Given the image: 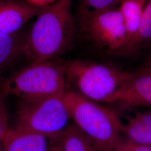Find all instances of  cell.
<instances>
[{
  "mask_svg": "<svg viewBox=\"0 0 151 151\" xmlns=\"http://www.w3.org/2000/svg\"><path fill=\"white\" fill-rule=\"evenodd\" d=\"M72 0H59L44 7L29 27L25 45L30 63L61 59L77 40Z\"/></svg>",
  "mask_w": 151,
  "mask_h": 151,
  "instance_id": "6da1fadb",
  "label": "cell"
},
{
  "mask_svg": "<svg viewBox=\"0 0 151 151\" xmlns=\"http://www.w3.org/2000/svg\"><path fill=\"white\" fill-rule=\"evenodd\" d=\"M65 99L73 124L100 151H113L122 138L123 129L116 114L71 90H66Z\"/></svg>",
  "mask_w": 151,
  "mask_h": 151,
  "instance_id": "7a4b0ae2",
  "label": "cell"
},
{
  "mask_svg": "<svg viewBox=\"0 0 151 151\" xmlns=\"http://www.w3.org/2000/svg\"><path fill=\"white\" fill-rule=\"evenodd\" d=\"M65 62L58 59L29 63L2 83L0 93L22 100L64 93L67 90Z\"/></svg>",
  "mask_w": 151,
  "mask_h": 151,
  "instance_id": "3957f363",
  "label": "cell"
},
{
  "mask_svg": "<svg viewBox=\"0 0 151 151\" xmlns=\"http://www.w3.org/2000/svg\"><path fill=\"white\" fill-rule=\"evenodd\" d=\"M66 86L70 90L96 103H109L131 76L112 65L76 59L65 60Z\"/></svg>",
  "mask_w": 151,
  "mask_h": 151,
  "instance_id": "277c9868",
  "label": "cell"
},
{
  "mask_svg": "<svg viewBox=\"0 0 151 151\" xmlns=\"http://www.w3.org/2000/svg\"><path fill=\"white\" fill-rule=\"evenodd\" d=\"M65 92L39 99L21 100L15 127L60 140L70 120Z\"/></svg>",
  "mask_w": 151,
  "mask_h": 151,
  "instance_id": "5b68a950",
  "label": "cell"
},
{
  "mask_svg": "<svg viewBox=\"0 0 151 151\" xmlns=\"http://www.w3.org/2000/svg\"><path fill=\"white\" fill-rule=\"evenodd\" d=\"M75 16L77 40L105 53H128L127 33L119 9L92 14H75Z\"/></svg>",
  "mask_w": 151,
  "mask_h": 151,
  "instance_id": "8992f818",
  "label": "cell"
},
{
  "mask_svg": "<svg viewBox=\"0 0 151 151\" xmlns=\"http://www.w3.org/2000/svg\"><path fill=\"white\" fill-rule=\"evenodd\" d=\"M109 103L119 104L127 108H151V68L133 72Z\"/></svg>",
  "mask_w": 151,
  "mask_h": 151,
  "instance_id": "52a82bcc",
  "label": "cell"
},
{
  "mask_svg": "<svg viewBox=\"0 0 151 151\" xmlns=\"http://www.w3.org/2000/svg\"><path fill=\"white\" fill-rule=\"evenodd\" d=\"M42 9L30 5L24 0H0V34L20 30Z\"/></svg>",
  "mask_w": 151,
  "mask_h": 151,
  "instance_id": "ba28073f",
  "label": "cell"
},
{
  "mask_svg": "<svg viewBox=\"0 0 151 151\" xmlns=\"http://www.w3.org/2000/svg\"><path fill=\"white\" fill-rule=\"evenodd\" d=\"M58 140L14 127L6 130L1 145L3 151H49Z\"/></svg>",
  "mask_w": 151,
  "mask_h": 151,
  "instance_id": "9c48e42d",
  "label": "cell"
},
{
  "mask_svg": "<svg viewBox=\"0 0 151 151\" xmlns=\"http://www.w3.org/2000/svg\"><path fill=\"white\" fill-rule=\"evenodd\" d=\"M29 26L8 34H0V72L6 70L25 58Z\"/></svg>",
  "mask_w": 151,
  "mask_h": 151,
  "instance_id": "30bf717a",
  "label": "cell"
},
{
  "mask_svg": "<svg viewBox=\"0 0 151 151\" xmlns=\"http://www.w3.org/2000/svg\"><path fill=\"white\" fill-rule=\"evenodd\" d=\"M122 134L124 139L133 143L151 146V111L137 112L128 116Z\"/></svg>",
  "mask_w": 151,
  "mask_h": 151,
  "instance_id": "8fae6325",
  "label": "cell"
},
{
  "mask_svg": "<svg viewBox=\"0 0 151 151\" xmlns=\"http://www.w3.org/2000/svg\"><path fill=\"white\" fill-rule=\"evenodd\" d=\"M146 2L147 0H121L120 2L119 9L123 16L128 40V53L133 51Z\"/></svg>",
  "mask_w": 151,
  "mask_h": 151,
  "instance_id": "7c38bea8",
  "label": "cell"
},
{
  "mask_svg": "<svg viewBox=\"0 0 151 151\" xmlns=\"http://www.w3.org/2000/svg\"><path fill=\"white\" fill-rule=\"evenodd\" d=\"M60 142L62 151H100L74 124L68 125Z\"/></svg>",
  "mask_w": 151,
  "mask_h": 151,
  "instance_id": "4fadbf2b",
  "label": "cell"
},
{
  "mask_svg": "<svg viewBox=\"0 0 151 151\" xmlns=\"http://www.w3.org/2000/svg\"><path fill=\"white\" fill-rule=\"evenodd\" d=\"M121 0H76L75 14H92L113 9Z\"/></svg>",
  "mask_w": 151,
  "mask_h": 151,
  "instance_id": "5bb4252c",
  "label": "cell"
},
{
  "mask_svg": "<svg viewBox=\"0 0 151 151\" xmlns=\"http://www.w3.org/2000/svg\"><path fill=\"white\" fill-rule=\"evenodd\" d=\"M151 41V0H148L143 10L140 27L133 43V51Z\"/></svg>",
  "mask_w": 151,
  "mask_h": 151,
  "instance_id": "9a60e30c",
  "label": "cell"
},
{
  "mask_svg": "<svg viewBox=\"0 0 151 151\" xmlns=\"http://www.w3.org/2000/svg\"><path fill=\"white\" fill-rule=\"evenodd\" d=\"M113 151H151V146L137 144L122 138Z\"/></svg>",
  "mask_w": 151,
  "mask_h": 151,
  "instance_id": "2e32d148",
  "label": "cell"
},
{
  "mask_svg": "<svg viewBox=\"0 0 151 151\" xmlns=\"http://www.w3.org/2000/svg\"><path fill=\"white\" fill-rule=\"evenodd\" d=\"M5 97L0 93V142L8 127V115L5 103Z\"/></svg>",
  "mask_w": 151,
  "mask_h": 151,
  "instance_id": "e0dca14e",
  "label": "cell"
},
{
  "mask_svg": "<svg viewBox=\"0 0 151 151\" xmlns=\"http://www.w3.org/2000/svg\"><path fill=\"white\" fill-rule=\"evenodd\" d=\"M30 5L37 7L39 8H43L51 5L57 2L59 0H24Z\"/></svg>",
  "mask_w": 151,
  "mask_h": 151,
  "instance_id": "ac0fdd59",
  "label": "cell"
},
{
  "mask_svg": "<svg viewBox=\"0 0 151 151\" xmlns=\"http://www.w3.org/2000/svg\"><path fill=\"white\" fill-rule=\"evenodd\" d=\"M49 151H62L61 147L60 145V140L57 142L52 147Z\"/></svg>",
  "mask_w": 151,
  "mask_h": 151,
  "instance_id": "d6986e66",
  "label": "cell"
},
{
  "mask_svg": "<svg viewBox=\"0 0 151 151\" xmlns=\"http://www.w3.org/2000/svg\"><path fill=\"white\" fill-rule=\"evenodd\" d=\"M150 67L151 68V54L150 57Z\"/></svg>",
  "mask_w": 151,
  "mask_h": 151,
  "instance_id": "ffe728a7",
  "label": "cell"
},
{
  "mask_svg": "<svg viewBox=\"0 0 151 151\" xmlns=\"http://www.w3.org/2000/svg\"><path fill=\"white\" fill-rule=\"evenodd\" d=\"M0 151H3L2 146H1V142H0Z\"/></svg>",
  "mask_w": 151,
  "mask_h": 151,
  "instance_id": "44dd1931",
  "label": "cell"
}]
</instances>
